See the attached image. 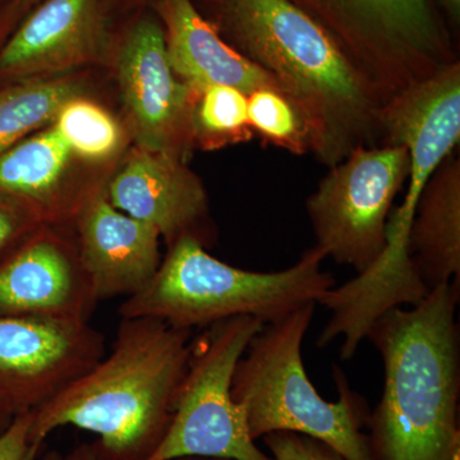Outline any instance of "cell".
<instances>
[{
	"instance_id": "obj_1",
	"label": "cell",
	"mask_w": 460,
	"mask_h": 460,
	"mask_svg": "<svg viewBox=\"0 0 460 460\" xmlns=\"http://www.w3.org/2000/svg\"><path fill=\"white\" fill-rule=\"evenodd\" d=\"M208 2L219 35L271 75L304 118L323 164L381 145L386 100L307 12L290 0Z\"/></svg>"
},
{
	"instance_id": "obj_2",
	"label": "cell",
	"mask_w": 460,
	"mask_h": 460,
	"mask_svg": "<svg viewBox=\"0 0 460 460\" xmlns=\"http://www.w3.org/2000/svg\"><path fill=\"white\" fill-rule=\"evenodd\" d=\"M192 330L150 317L122 319L111 350L49 402L33 410L26 460L54 429L99 436V460H146L162 443L189 367Z\"/></svg>"
},
{
	"instance_id": "obj_3",
	"label": "cell",
	"mask_w": 460,
	"mask_h": 460,
	"mask_svg": "<svg viewBox=\"0 0 460 460\" xmlns=\"http://www.w3.org/2000/svg\"><path fill=\"white\" fill-rule=\"evenodd\" d=\"M459 296L460 283L441 284L368 330L384 363L383 394L366 426L371 460H460Z\"/></svg>"
},
{
	"instance_id": "obj_4",
	"label": "cell",
	"mask_w": 460,
	"mask_h": 460,
	"mask_svg": "<svg viewBox=\"0 0 460 460\" xmlns=\"http://www.w3.org/2000/svg\"><path fill=\"white\" fill-rule=\"evenodd\" d=\"M326 259L316 246L305 250L286 270H243L215 259L193 237L169 246L146 289L124 299L122 319L150 317L177 329H205L232 317L250 316L271 323L305 305H317L337 287L323 270Z\"/></svg>"
},
{
	"instance_id": "obj_5",
	"label": "cell",
	"mask_w": 460,
	"mask_h": 460,
	"mask_svg": "<svg viewBox=\"0 0 460 460\" xmlns=\"http://www.w3.org/2000/svg\"><path fill=\"white\" fill-rule=\"evenodd\" d=\"M314 310L316 305H305L263 325L235 366L230 394L255 441L271 432H296L323 441L348 460H371L363 431L371 414L367 401L337 365L335 402L320 396L305 372L302 343Z\"/></svg>"
},
{
	"instance_id": "obj_6",
	"label": "cell",
	"mask_w": 460,
	"mask_h": 460,
	"mask_svg": "<svg viewBox=\"0 0 460 460\" xmlns=\"http://www.w3.org/2000/svg\"><path fill=\"white\" fill-rule=\"evenodd\" d=\"M341 45L384 99L456 62L438 0H290Z\"/></svg>"
},
{
	"instance_id": "obj_7",
	"label": "cell",
	"mask_w": 460,
	"mask_h": 460,
	"mask_svg": "<svg viewBox=\"0 0 460 460\" xmlns=\"http://www.w3.org/2000/svg\"><path fill=\"white\" fill-rule=\"evenodd\" d=\"M263 325L255 317H232L192 338L189 367L175 395L171 425L146 460H274L256 447L243 411L230 394L235 366Z\"/></svg>"
},
{
	"instance_id": "obj_8",
	"label": "cell",
	"mask_w": 460,
	"mask_h": 460,
	"mask_svg": "<svg viewBox=\"0 0 460 460\" xmlns=\"http://www.w3.org/2000/svg\"><path fill=\"white\" fill-rule=\"evenodd\" d=\"M408 150L362 146L330 168L305 202L316 246L361 275L383 256L393 202L410 177Z\"/></svg>"
},
{
	"instance_id": "obj_9",
	"label": "cell",
	"mask_w": 460,
	"mask_h": 460,
	"mask_svg": "<svg viewBox=\"0 0 460 460\" xmlns=\"http://www.w3.org/2000/svg\"><path fill=\"white\" fill-rule=\"evenodd\" d=\"M105 353L104 335L90 323L0 314V395L18 413L36 410Z\"/></svg>"
},
{
	"instance_id": "obj_10",
	"label": "cell",
	"mask_w": 460,
	"mask_h": 460,
	"mask_svg": "<svg viewBox=\"0 0 460 460\" xmlns=\"http://www.w3.org/2000/svg\"><path fill=\"white\" fill-rule=\"evenodd\" d=\"M118 78L138 146L177 157L192 133L198 93L169 63L164 26L155 12L138 14L120 39Z\"/></svg>"
},
{
	"instance_id": "obj_11",
	"label": "cell",
	"mask_w": 460,
	"mask_h": 460,
	"mask_svg": "<svg viewBox=\"0 0 460 460\" xmlns=\"http://www.w3.org/2000/svg\"><path fill=\"white\" fill-rule=\"evenodd\" d=\"M460 140V62L411 84L395 93L381 111V145L407 148L411 171L402 206L390 219L410 229L426 181L454 153Z\"/></svg>"
},
{
	"instance_id": "obj_12",
	"label": "cell",
	"mask_w": 460,
	"mask_h": 460,
	"mask_svg": "<svg viewBox=\"0 0 460 460\" xmlns=\"http://www.w3.org/2000/svg\"><path fill=\"white\" fill-rule=\"evenodd\" d=\"M42 226L0 262V314L89 323L99 299L78 247Z\"/></svg>"
},
{
	"instance_id": "obj_13",
	"label": "cell",
	"mask_w": 460,
	"mask_h": 460,
	"mask_svg": "<svg viewBox=\"0 0 460 460\" xmlns=\"http://www.w3.org/2000/svg\"><path fill=\"white\" fill-rule=\"evenodd\" d=\"M108 0H41L0 50V75L27 77L84 65L107 51Z\"/></svg>"
},
{
	"instance_id": "obj_14",
	"label": "cell",
	"mask_w": 460,
	"mask_h": 460,
	"mask_svg": "<svg viewBox=\"0 0 460 460\" xmlns=\"http://www.w3.org/2000/svg\"><path fill=\"white\" fill-rule=\"evenodd\" d=\"M104 195L115 208L155 229L169 246L183 237L201 242L199 229L208 215V196L177 157L138 148Z\"/></svg>"
},
{
	"instance_id": "obj_15",
	"label": "cell",
	"mask_w": 460,
	"mask_h": 460,
	"mask_svg": "<svg viewBox=\"0 0 460 460\" xmlns=\"http://www.w3.org/2000/svg\"><path fill=\"white\" fill-rule=\"evenodd\" d=\"M78 252L99 302L138 295L160 265V235L147 224L122 213L104 190L77 215Z\"/></svg>"
},
{
	"instance_id": "obj_16",
	"label": "cell",
	"mask_w": 460,
	"mask_h": 460,
	"mask_svg": "<svg viewBox=\"0 0 460 460\" xmlns=\"http://www.w3.org/2000/svg\"><path fill=\"white\" fill-rule=\"evenodd\" d=\"M153 9L164 26L172 71L196 93L228 86L246 96L263 89L283 93L271 75L224 40L195 0H153Z\"/></svg>"
},
{
	"instance_id": "obj_17",
	"label": "cell",
	"mask_w": 460,
	"mask_h": 460,
	"mask_svg": "<svg viewBox=\"0 0 460 460\" xmlns=\"http://www.w3.org/2000/svg\"><path fill=\"white\" fill-rule=\"evenodd\" d=\"M408 252L429 290L460 283V160L450 154L417 199Z\"/></svg>"
},
{
	"instance_id": "obj_18",
	"label": "cell",
	"mask_w": 460,
	"mask_h": 460,
	"mask_svg": "<svg viewBox=\"0 0 460 460\" xmlns=\"http://www.w3.org/2000/svg\"><path fill=\"white\" fill-rule=\"evenodd\" d=\"M72 155L54 124L0 153V195L16 199L42 224L80 214L63 190Z\"/></svg>"
},
{
	"instance_id": "obj_19",
	"label": "cell",
	"mask_w": 460,
	"mask_h": 460,
	"mask_svg": "<svg viewBox=\"0 0 460 460\" xmlns=\"http://www.w3.org/2000/svg\"><path fill=\"white\" fill-rule=\"evenodd\" d=\"M78 95L77 84L66 80L25 81L0 90V153L54 122Z\"/></svg>"
},
{
	"instance_id": "obj_20",
	"label": "cell",
	"mask_w": 460,
	"mask_h": 460,
	"mask_svg": "<svg viewBox=\"0 0 460 460\" xmlns=\"http://www.w3.org/2000/svg\"><path fill=\"white\" fill-rule=\"evenodd\" d=\"M53 124L72 154L84 159H107L120 144V129L114 118L100 105L80 96L63 105Z\"/></svg>"
},
{
	"instance_id": "obj_21",
	"label": "cell",
	"mask_w": 460,
	"mask_h": 460,
	"mask_svg": "<svg viewBox=\"0 0 460 460\" xmlns=\"http://www.w3.org/2000/svg\"><path fill=\"white\" fill-rule=\"evenodd\" d=\"M192 133L208 146L252 138L247 96L228 86L199 91L192 109Z\"/></svg>"
},
{
	"instance_id": "obj_22",
	"label": "cell",
	"mask_w": 460,
	"mask_h": 460,
	"mask_svg": "<svg viewBox=\"0 0 460 460\" xmlns=\"http://www.w3.org/2000/svg\"><path fill=\"white\" fill-rule=\"evenodd\" d=\"M247 105L251 129L263 140L298 155L311 151L304 118L279 91H255L247 96Z\"/></svg>"
},
{
	"instance_id": "obj_23",
	"label": "cell",
	"mask_w": 460,
	"mask_h": 460,
	"mask_svg": "<svg viewBox=\"0 0 460 460\" xmlns=\"http://www.w3.org/2000/svg\"><path fill=\"white\" fill-rule=\"evenodd\" d=\"M262 438L274 460H348L323 441L296 432H271Z\"/></svg>"
},
{
	"instance_id": "obj_24",
	"label": "cell",
	"mask_w": 460,
	"mask_h": 460,
	"mask_svg": "<svg viewBox=\"0 0 460 460\" xmlns=\"http://www.w3.org/2000/svg\"><path fill=\"white\" fill-rule=\"evenodd\" d=\"M42 226L22 204L0 195V262Z\"/></svg>"
},
{
	"instance_id": "obj_25",
	"label": "cell",
	"mask_w": 460,
	"mask_h": 460,
	"mask_svg": "<svg viewBox=\"0 0 460 460\" xmlns=\"http://www.w3.org/2000/svg\"><path fill=\"white\" fill-rule=\"evenodd\" d=\"M33 411H20L0 432V460H26Z\"/></svg>"
},
{
	"instance_id": "obj_26",
	"label": "cell",
	"mask_w": 460,
	"mask_h": 460,
	"mask_svg": "<svg viewBox=\"0 0 460 460\" xmlns=\"http://www.w3.org/2000/svg\"><path fill=\"white\" fill-rule=\"evenodd\" d=\"M41 460H99L93 443H84L75 447L71 452L63 454L58 450L45 453Z\"/></svg>"
},
{
	"instance_id": "obj_27",
	"label": "cell",
	"mask_w": 460,
	"mask_h": 460,
	"mask_svg": "<svg viewBox=\"0 0 460 460\" xmlns=\"http://www.w3.org/2000/svg\"><path fill=\"white\" fill-rule=\"evenodd\" d=\"M40 2L41 0H13L8 8V20L13 22V20L25 17Z\"/></svg>"
},
{
	"instance_id": "obj_28",
	"label": "cell",
	"mask_w": 460,
	"mask_h": 460,
	"mask_svg": "<svg viewBox=\"0 0 460 460\" xmlns=\"http://www.w3.org/2000/svg\"><path fill=\"white\" fill-rule=\"evenodd\" d=\"M18 411L11 402L4 396L0 395V432L8 428L9 423L14 419Z\"/></svg>"
},
{
	"instance_id": "obj_29",
	"label": "cell",
	"mask_w": 460,
	"mask_h": 460,
	"mask_svg": "<svg viewBox=\"0 0 460 460\" xmlns=\"http://www.w3.org/2000/svg\"><path fill=\"white\" fill-rule=\"evenodd\" d=\"M438 3H440L441 7L447 12V16L454 23L459 22L460 0H438Z\"/></svg>"
},
{
	"instance_id": "obj_30",
	"label": "cell",
	"mask_w": 460,
	"mask_h": 460,
	"mask_svg": "<svg viewBox=\"0 0 460 460\" xmlns=\"http://www.w3.org/2000/svg\"><path fill=\"white\" fill-rule=\"evenodd\" d=\"M177 460H226V459H213V458H198V456H189V458H181Z\"/></svg>"
}]
</instances>
